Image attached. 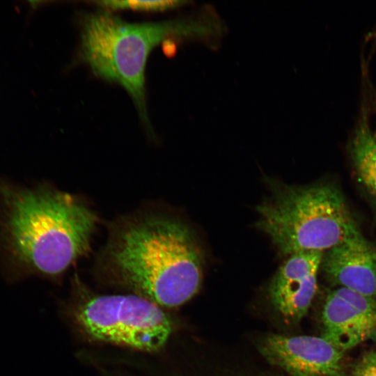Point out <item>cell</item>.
I'll list each match as a JSON object with an SVG mask.
<instances>
[{
    "label": "cell",
    "instance_id": "obj_4",
    "mask_svg": "<svg viewBox=\"0 0 376 376\" xmlns=\"http://www.w3.org/2000/svg\"><path fill=\"white\" fill-rule=\"evenodd\" d=\"M256 210L258 227L288 256L325 252L360 232L342 193L331 184L280 185Z\"/></svg>",
    "mask_w": 376,
    "mask_h": 376
},
{
    "label": "cell",
    "instance_id": "obj_5",
    "mask_svg": "<svg viewBox=\"0 0 376 376\" xmlns=\"http://www.w3.org/2000/svg\"><path fill=\"white\" fill-rule=\"evenodd\" d=\"M75 318L93 339L144 352L161 349L172 331L162 308L137 295L91 297L77 309Z\"/></svg>",
    "mask_w": 376,
    "mask_h": 376
},
{
    "label": "cell",
    "instance_id": "obj_1",
    "mask_svg": "<svg viewBox=\"0 0 376 376\" xmlns=\"http://www.w3.org/2000/svg\"><path fill=\"white\" fill-rule=\"evenodd\" d=\"M96 262L111 279L159 306L183 304L201 285L203 259L193 233L153 210L114 221Z\"/></svg>",
    "mask_w": 376,
    "mask_h": 376
},
{
    "label": "cell",
    "instance_id": "obj_7",
    "mask_svg": "<svg viewBox=\"0 0 376 376\" xmlns=\"http://www.w3.org/2000/svg\"><path fill=\"white\" fill-rule=\"evenodd\" d=\"M323 255L321 251L293 253L275 274L269 296L284 318L297 320L307 313L317 290V275Z\"/></svg>",
    "mask_w": 376,
    "mask_h": 376
},
{
    "label": "cell",
    "instance_id": "obj_11",
    "mask_svg": "<svg viewBox=\"0 0 376 376\" xmlns=\"http://www.w3.org/2000/svg\"><path fill=\"white\" fill-rule=\"evenodd\" d=\"M95 3L99 6L111 10L130 9L146 12L164 11L186 3L182 1H100Z\"/></svg>",
    "mask_w": 376,
    "mask_h": 376
},
{
    "label": "cell",
    "instance_id": "obj_13",
    "mask_svg": "<svg viewBox=\"0 0 376 376\" xmlns=\"http://www.w3.org/2000/svg\"><path fill=\"white\" fill-rule=\"evenodd\" d=\"M373 136H374V138H375V139L376 141V132H375V134H373Z\"/></svg>",
    "mask_w": 376,
    "mask_h": 376
},
{
    "label": "cell",
    "instance_id": "obj_2",
    "mask_svg": "<svg viewBox=\"0 0 376 376\" xmlns=\"http://www.w3.org/2000/svg\"><path fill=\"white\" fill-rule=\"evenodd\" d=\"M5 246L21 275L63 273L91 250L99 218L80 197L49 186L0 189Z\"/></svg>",
    "mask_w": 376,
    "mask_h": 376
},
{
    "label": "cell",
    "instance_id": "obj_8",
    "mask_svg": "<svg viewBox=\"0 0 376 376\" xmlns=\"http://www.w3.org/2000/svg\"><path fill=\"white\" fill-rule=\"evenodd\" d=\"M320 267L339 288L376 298V246L361 232L324 252Z\"/></svg>",
    "mask_w": 376,
    "mask_h": 376
},
{
    "label": "cell",
    "instance_id": "obj_12",
    "mask_svg": "<svg viewBox=\"0 0 376 376\" xmlns=\"http://www.w3.org/2000/svg\"><path fill=\"white\" fill-rule=\"evenodd\" d=\"M351 376H376V351L365 354L354 366Z\"/></svg>",
    "mask_w": 376,
    "mask_h": 376
},
{
    "label": "cell",
    "instance_id": "obj_6",
    "mask_svg": "<svg viewBox=\"0 0 376 376\" xmlns=\"http://www.w3.org/2000/svg\"><path fill=\"white\" fill-rule=\"evenodd\" d=\"M259 350L272 364L290 376H342L343 352L322 336L265 338Z\"/></svg>",
    "mask_w": 376,
    "mask_h": 376
},
{
    "label": "cell",
    "instance_id": "obj_9",
    "mask_svg": "<svg viewBox=\"0 0 376 376\" xmlns=\"http://www.w3.org/2000/svg\"><path fill=\"white\" fill-rule=\"evenodd\" d=\"M322 337L342 352L376 339V322L354 308L334 291L324 304Z\"/></svg>",
    "mask_w": 376,
    "mask_h": 376
},
{
    "label": "cell",
    "instance_id": "obj_3",
    "mask_svg": "<svg viewBox=\"0 0 376 376\" xmlns=\"http://www.w3.org/2000/svg\"><path fill=\"white\" fill-rule=\"evenodd\" d=\"M196 29L186 20L130 23L107 13H85L80 18L79 58L97 77L125 88L152 134L146 95L148 58L165 39L193 35Z\"/></svg>",
    "mask_w": 376,
    "mask_h": 376
},
{
    "label": "cell",
    "instance_id": "obj_10",
    "mask_svg": "<svg viewBox=\"0 0 376 376\" xmlns=\"http://www.w3.org/2000/svg\"><path fill=\"white\" fill-rule=\"evenodd\" d=\"M352 161L361 183L376 199V141L362 111L350 144Z\"/></svg>",
    "mask_w": 376,
    "mask_h": 376
}]
</instances>
